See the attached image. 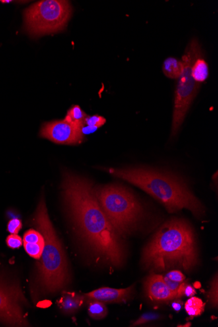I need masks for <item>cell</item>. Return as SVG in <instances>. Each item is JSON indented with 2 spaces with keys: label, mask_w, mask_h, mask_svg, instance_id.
<instances>
[{
  "label": "cell",
  "mask_w": 218,
  "mask_h": 327,
  "mask_svg": "<svg viewBox=\"0 0 218 327\" xmlns=\"http://www.w3.org/2000/svg\"><path fill=\"white\" fill-rule=\"evenodd\" d=\"M28 305L20 285L0 276V322L6 326H28L23 310Z\"/></svg>",
  "instance_id": "8"
},
{
  "label": "cell",
  "mask_w": 218,
  "mask_h": 327,
  "mask_svg": "<svg viewBox=\"0 0 218 327\" xmlns=\"http://www.w3.org/2000/svg\"><path fill=\"white\" fill-rule=\"evenodd\" d=\"M209 65L205 59L203 58L202 53L195 59L192 68H191V75L195 82L200 84L207 79V78L209 77Z\"/></svg>",
  "instance_id": "13"
},
{
  "label": "cell",
  "mask_w": 218,
  "mask_h": 327,
  "mask_svg": "<svg viewBox=\"0 0 218 327\" xmlns=\"http://www.w3.org/2000/svg\"><path fill=\"white\" fill-rule=\"evenodd\" d=\"M205 304L203 300L194 296L190 297L184 304L185 310L191 318L201 316L205 311Z\"/></svg>",
  "instance_id": "16"
},
{
  "label": "cell",
  "mask_w": 218,
  "mask_h": 327,
  "mask_svg": "<svg viewBox=\"0 0 218 327\" xmlns=\"http://www.w3.org/2000/svg\"><path fill=\"white\" fill-rule=\"evenodd\" d=\"M61 188L65 207L84 245L105 262L122 267L126 258L124 242L101 207L93 184L65 172Z\"/></svg>",
  "instance_id": "1"
},
{
  "label": "cell",
  "mask_w": 218,
  "mask_h": 327,
  "mask_svg": "<svg viewBox=\"0 0 218 327\" xmlns=\"http://www.w3.org/2000/svg\"><path fill=\"white\" fill-rule=\"evenodd\" d=\"M174 301L171 304L172 308L174 311L179 312L182 310L183 307V302L182 300L177 299H174Z\"/></svg>",
  "instance_id": "28"
},
{
  "label": "cell",
  "mask_w": 218,
  "mask_h": 327,
  "mask_svg": "<svg viewBox=\"0 0 218 327\" xmlns=\"http://www.w3.org/2000/svg\"><path fill=\"white\" fill-rule=\"evenodd\" d=\"M144 286L146 294L152 301L166 302L176 299V294L170 291L162 275L150 273L146 278Z\"/></svg>",
  "instance_id": "10"
},
{
  "label": "cell",
  "mask_w": 218,
  "mask_h": 327,
  "mask_svg": "<svg viewBox=\"0 0 218 327\" xmlns=\"http://www.w3.org/2000/svg\"><path fill=\"white\" fill-rule=\"evenodd\" d=\"M23 242L28 243H44V238L41 232L34 229L28 230L24 234Z\"/></svg>",
  "instance_id": "19"
},
{
  "label": "cell",
  "mask_w": 218,
  "mask_h": 327,
  "mask_svg": "<svg viewBox=\"0 0 218 327\" xmlns=\"http://www.w3.org/2000/svg\"><path fill=\"white\" fill-rule=\"evenodd\" d=\"M164 276L167 277L170 280L177 281V282L180 283L183 282L186 279L183 273L179 271H170Z\"/></svg>",
  "instance_id": "25"
},
{
  "label": "cell",
  "mask_w": 218,
  "mask_h": 327,
  "mask_svg": "<svg viewBox=\"0 0 218 327\" xmlns=\"http://www.w3.org/2000/svg\"><path fill=\"white\" fill-rule=\"evenodd\" d=\"M141 263L147 270L162 272L178 267L192 270L198 263L194 232L180 218L166 221L144 248Z\"/></svg>",
  "instance_id": "2"
},
{
  "label": "cell",
  "mask_w": 218,
  "mask_h": 327,
  "mask_svg": "<svg viewBox=\"0 0 218 327\" xmlns=\"http://www.w3.org/2000/svg\"><path fill=\"white\" fill-rule=\"evenodd\" d=\"M6 243L12 249L19 248L23 244V240L17 234H11L7 236Z\"/></svg>",
  "instance_id": "23"
},
{
  "label": "cell",
  "mask_w": 218,
  "mask_h": 327,
  "mask_svg": "<svg viewBox=\"0 0 218 327\" xmlns=\"http://www.w3.org/2000/svg\"><path fill=\"white\" fill-rule=\"evenodd\" d=\"M87 299L86 295L81 294L63 291L62 295L57 301V304L63 314L70 316L81 310Z\"/></svg>",
  "instance_id": "12"
},
{
  "label": "cell",
  "mask_w": 218,
  "mask_h": 327,
  "mask_svg": "<svg viewBox=\"0 0 218 327\" xmlns=\"http://www.w3.org/2000/svg\"><path fill=\"white\" fill-rule=\"evenodd\" d=\"M71 12V6L67 1L37 2L24 12L25 29L35 36L60 32L66 26Z\"/></svg>",
  "instance_id": "7"
},
{
  "label": "cell",
  "mask_w": 218,
  "mask_h": 327,
  "mask_svg": "<svg viewBox=\"0 0 218 327\" xmlns=\"http://www.w3.org/2000/svg\"><path fill=\"white\" fill-rule=\"evenodd\" d=\"M218 275L214 278L211 283V289L208 293V299L213 307H218Z\"/></svg>",
  "instance_id": "21"
},
{
  "label": "cell",
  "mask_w": 218,
  "mask_h": 327,
  "mask_svg": "<svg viewBox=\"0 0 218 327\" xmlns=\"http://www.w3.org/2000/svg\"><path fill=\"white\" fill-rule=\"evenodd\" d=\"M22 226V221L17 218L10 220L7 225V231L11 234H18Z\"/></svg>",
  "instance_id": "24"
},
{
  "label": "cell",
  "mask_w": 218,
  "mask_h": 327,
  "mask_svg": "<svg viewBox=\"0 0 218 327\" xmlns=\"http://www.w3.org/2000/svg\"><path fill=\"white\" fill-rule=\"evenodd\" d=\"M202 54V49L198 40L193 38L187 45L182 55L183 71L178 79L174 95L173 116L171 137L177 135L187 113L197 95L200 84L195 82L191 75V68L195 59Z\"/></svg>",
  "instance_id": "6"
},
{
  "label": "cell",
  "mask_w": 218,
  "mask_h": 327,
  "mask_svg": "<svg viewBox=\"0 0 218 327\" xmlns=\"http://www.w3.org/2000/svg\"><path fill=\"white\" fill-rule=\"evenodd\" d=\"M34 223L45 240L42 258L36 269L35 291L38 295L54 294L69 284L71 274L64 249L51 223L43 197L39 203Z\"/></svg>",
  "instance_id": "4"
},
{
  "label": "cell",
  "mask_w": 218,
  "mask_h": 327,
  "mask_svg": "<svg viewBox=\"0 0 218 327\" xmlns=\"http://www.w3.org/2000/svg\"><path fill=\"white\" fill-rule=\"evenodd\" d=\"M201 287V283L199 282H195L194 284V288L195 289H199Z\"/></svg>",
  "instance_id": "30"
},
{
  "label": "cell",
  "mask_w": 218,
  "mask_h": 327,
  "mask_svg": "<svg viewBox=\"0 0 218 327\" xmlns=\"http://www.w3.org/2000/svg\"><path fill=\"white\" fill-rule=\"evenodd\" d=\"M162 318L161 315L154 312H147V313L142 315L135 322H133L131 327H136L148 324V323L153 322V321L160 320Z\"/></svg>",
  "instance_id": "20"
},
{
  "label": "cell",
  "mask_w": 218,
  "mask_h": 327,
  "mask_svg": "<svg viewBox=\"0 0 218 327\" xmlns=\"http://www.w3.org/2000/svg\"><path fill=\"white\" fill-rule=\"evenodd\" d=\"M86 117L87 116H86V113L82 110L81 108L79 106H75L72 107L67 111L65 120L73 123V124L83 127L84 126V120H85Z\"/></svg>",
  "instance_id": "17"
},
{
  "label": "cell",
  "mask_w": 218,
  "mask_h": 327,
  "mask_svg": "<svg viewBox=\"0 0 218 327\" xmlns=\"http://www.w3.org/2000/svg\"><path fill=\"white\" fill-rule=\"evenodd\" d=\"M134 285L125 289L102 287L85 294L88 299L99 300L107 303H122L132 297Z\"/></svg>",
  "instance_id": "11"
},
{
  "label": "cell",
  "mask_w": 218,
  "mask_h": 327,
  "mask_svg": "<svg viewBox=\"0 0 218 327\" xmlns=\"http://www.w3.org/2000/svg\"><path fill=\"white\" fill-rule=\"evenodd\" d=\"M186 283L182 282L180 283V286L178 287L177 291V295H176V299L178 298H180L182 296L184 295V289L185 287L186 286Z\"/></svg>",
  "instance_id": "29"
},
{
  "label": "cell",
  "mask_w": 218,
  "mask_h": 327,
  "mask_svg": "<svg viewBox=\"0 0 218 327\" xmlns=\"http://www.w3.org/2000/svg\"><path fill=\"white\" fill-rule=\"evenodd\" d=\"M24 249L26 253L32 258L40 259L42 256L44 243H28L23 242Z\"/></svg>",
  "instance_id": "18"
},
{
  "label": "cell",
  "mask_w": 218,
  "mask_h": 327,
  "mask_svg": "<svg viewBox=\"0 0 218 327\" xmlns=\"http://www.w3.org/2000/svg\"><path fill=\"white\" fill-rule=\"evenodd\" d=\"M164 283H166V285H167L168 287L169 288L170 291L173 292L177 295V291L179 286H180V282H177V281H174L170 280V279L167 278V277L164 276Z\"/></svg>",
  "instance_id": "26"
},
{
  "label": "cell",
  "mask_w": 218,
  "mask_h": 327,
  "mask_svg": "<svg viewBox=\"0 0 218 327\" xmlns=\"http://www.w3.org/2000/svg\"><path fill=\"white\" fill-rule=\"evenodd\" d=\"M196 294V291L194 287H193L190 285H186L184 289V295L188 297H192Z\"/></svg>",
  "instance_id": "27"
},
{
  "label": "cell",
  "mask_w": 218,
  "mask_h": 327,
  "mask_svg": "<svg viewBox=\"0 0 218 327\" xmlns=\"http://www.w3.org/2000/svg\"><path fill=\"white\" fill-rule=\"evenodd\" d=\"M182 60L175 57H169L165 59L163 64V72L166 77L178 79L183 71Z\"/></svg>",
  "instance_id": "14"
},
{
  "label": "cell",
  "mask_w": 218,
  "mask_h": 327,
  "mask_svg": "<svg viewBox=\"0 0 218 327\" xmlns=\"http://www.w3.org/2000/svg\"><path fill=\"white\" fill-rule=\"evenodd\" d=\"M82 127L64 120L45 123L41 136L59 145H76L84 139Z\"/></svg>",
  "instance_id": "9"
},
{
  "label": "cell",
  "mask_w": 218,
  "mask_h": 327,
  "mask_svg": "<svg viewBox=\"0 0 218 327\" xmlns=\"http://www.w3.org/2000/svg\"><path fill=\"white\" fill-rule=\"evenodd\" d=\"M88 312L94 320H102L108 316V310L104 302L88 299Z\"/></svg>",
  "instance_id": "15"
},
{
  "label": "cell",
  "mask_w": 218,
  "mask_h": 327,
  "mask_svg": "<svg viewBox=\"0 0 218 327\" xmlns=\"http://www.w3.org/2000/svg\"><path fill=\"white\" fill-rule=\"evenodd\" d=\"M106 122V119L103 116H87L85 120H84V125H88V126L100 127L104 125Z\"/></svg>",
  "instance_id": "22"
},
{
  "label": "cell",
  "mask_w": 218,
  "mask_h": 327,
  "mask_svg": "<svg viewBox=\"0 0 218 327\" xmlns=\"http://www.w3.org/2000/svg\"><path fill=\"white\" fill-rule=\"evenodd\" d=\"M103 211L121 236L130 233L143 217V206L125 187L112 184L95 188Z\"/></svg>",
  "instance_id": "5"
},
{
  "label": "cell",
  "mask_w": 218,
  "mask_h": 327,
  "mask_svg": "<svg viewBox=\"0 0 218 327\" xmlns=\"http://www.w3.org/2000/svg\"><path fill=\"white\" fill-rule=\"evenodd\" d=\"M107 171L141 188L161 203L170 213L187 209L197 218L205 208L182 179L174 174L143 166L106 168Z\"/></svg>",
  "instance_id": "3"
}]
</instances>
